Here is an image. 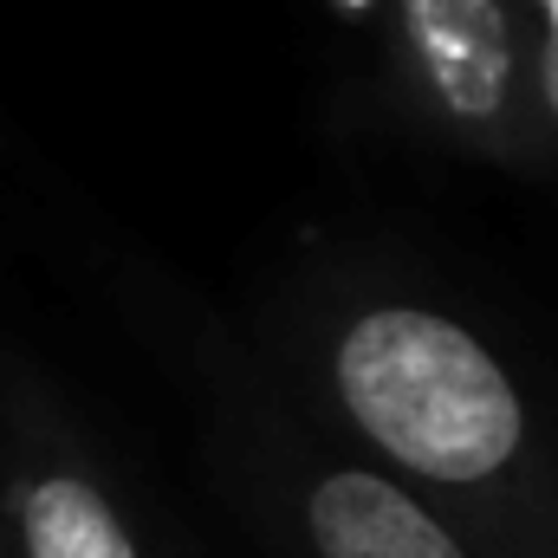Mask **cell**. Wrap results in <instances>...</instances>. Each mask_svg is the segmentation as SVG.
Segmentation results:
<instances>
[{"instance_id": "7a4b0ae2", "label": "cell", "mask_w": 558, "mask_h": 558, "mask_svg": "<svg viewBox=\"0 0 558 558\" xmlns=\"http://www.w3.org/2000/svg\"><path fill=\"white\" fill-rule=\"evenodd\" d=\"M182 357L202 397L215 481L274 558H487L410 487L325 435L241 331L195 325Z\"/></svg>"}, {"instance_id": "8992f818", "label": "cell", "mask_w": 558, "mask_h": 558, "mask_svg": "<svg viewBox=\"0 0 558 558\" xmlns=\"http://www.w3.org/2000/svg\"><path fill=\"white\" fill-rule=\"evenodd\" d=\"M318 7L351 33H377V20H384V0H318Z\"/></svg>"}, {"instance_id": "3957f363", "label": "cell", "mask_w": 558, "mask_h": 558, "mask_svg": "<svg viewBox=\"0 0 558 558\" xmlns=\"http://www.w3.org/2000/svg\"><path fill=\"white\" fill-rule=\"evenodd\" d=\"M384 98L428 149L500 175H546L520 0H384Z\"/></svg>"}, {"instance_id": "277c9868", "label": "cell", "mask_w": 558, "mask_h": 558, "mask_svg": "<svg viewBox=\"0 0 558 558\" xmlns=\"http://www.w3.org/2000/svg\"><path fill=\"white\" fill-rule=\"evenodd\" d=\"M0 558H175L78 403L0 351Z\"/></svg>"}, {"instance_id": "5b68a950", "label": "cell", "mask_w": 558, "mask_h": 558, "mask_svg": "<svg viewBox=\"0 0 558 558\" xmlns=\"http://www.w3.org/2000/svg\"><path fill=\"white\" fill-rule=\"evenodd\" d=\"M526 13V52H533V92H539V124L558 169V0H520Z\"/></svg>"}, {"instance_id": "6da1fadb", "label": "cell", "mask_w": 558, "mask_h": 558, "mask_svg": "<svg viewBox=\"0 0 558 558\" xmlns=\"http://www.w3.org/2000/svg\"><path fill=\"white\" fill-rule=\"evenodd\" d=\"M279 390L487 558H558V403L448 292L305 254L247 331Z\"/></svg>"}]
</instances>
